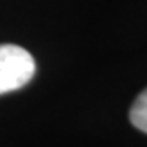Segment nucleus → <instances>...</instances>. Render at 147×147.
<instances>
[{
    "instance_id": "f257e3e1",
    "label": "nucleus",
    "mask_w": 147,
    "mask_h": 147,
    "mask_svg": "<svg viewBox=\"0 0 147 147\" xmlns=\"http://www.w3.org/2000/svg\"><path fill=\"white\" fill-rule=\"evenodd\" d=\"M36 75V62L22 46L0 45V96L25 87Z\"/></svg>"
},
{
    "instance_id": "f03ea898",
    "label": "nucleus",
    "mask_w": 147,
    "mask_h": 147,
    "mask_svg": "<svg viewBox=\"0 0 147 147\" xmlns=\"http://www.w3.org/2000/svg\"><path fill=\"white\" fill-rule=\"evenodd\" d=\"M129 121L136 129L147 133V89L135 99L129 110Z\"/></svg>"
}]
</instances>
